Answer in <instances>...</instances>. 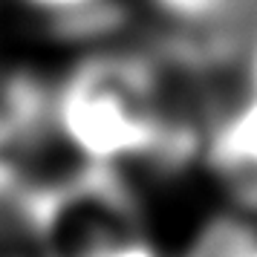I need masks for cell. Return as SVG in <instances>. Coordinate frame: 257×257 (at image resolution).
<instances>
[{"instance_id": "1", "label": "cell", "mask_w": 257, "mask_h": 257, "mask_svg": "<svg viewBox=\"0 0 257 257\" xmlns=\"http://www.w3.org/2000/svg\"><path fill=\"white\" fill-rule=\"evenodd\" d=\"M159 49H101L52 90V124L87 165L179 174L202 159L214 113L185 95Z\"/></svg>"}, {"instance_id": "2", "label": "cell", "mask_w": 257, "mask_h": 257, "mask_svg": "<svg viewBox=\"0 0 257 257\" xmlns=\"http://www.w3.org/2000/svg\"><path fill=\"white\" fill-rule=\"evenodd\" d=\"M202 159L225 182L231 202L257 211V90L245 87L211 118Z\"/></svg>"}, {"instance_id": "4", "label": "cell", "mask_w": 257, "mask_h": 257, "mask_svg": "<svg viewBox=\"0 0 257 257\" xmlns=\"http://www.w3.org/2000/svg\"><path fill=\"white\" fill-rule=\"evenodd\" d=\"M29 12L47 21L49 32L70 41L110 38L127 24L124 0H21Z\"/></svg>"}, {"instance_id": "7", "label": "cell", "mask_w": 257, "mask_h": 257, "mask_svg": "<svg viewBox=\"0 0 257 257\" xmlns=\"http://www.w3.org/2000/svg\"><path fill=\"white\" fill-rule=\"evenodd\" d=\"M243 78L248 90H257V29L251 41H248V49H245V58H243Z\"/></svg>"}, {"instance_id": "3", "label": "cell", "mask_w": 257, "mask_h": 257, "mask_svg": "<svg viewBox=\"0 0 257 257\" xmlns=\"http://www.w3.org/2000/svg\"><path fill=\"white\" fill-rule=\"evenodd\" d=\"M168 32L251 41L257 29V0H151Z\"/></svg>"}, {"instance_id": "5", "label": "cell", "mask_w": 257, "mask_h": 257, "mask_svg": "<svg viewBox=\"0 0 257 257\" xmlns=\"http://www.w3.org/2000/svg\"><path fill=\"white\" fill-rule=\"evenodd\" d=\"M182 257H257V211L231 202L208 214L188 237Z\"/></svg>"}, {"instance_id": "6", "label": "cell", "mask_w": 257, "mask_h": 257, "mask_svg": "<svg viewBox=\"0 0 257 257\" xmlns=\"http://www.w3.org/2000/svg\"><path fill=\"white\" fill-rule=\"evenodd\" d=\"M90 257H162V248L156 245V240L151 237L148 228H142V231H133L127 237L116 240V243L98 248Z\"/></svg>"}]
</instances>
